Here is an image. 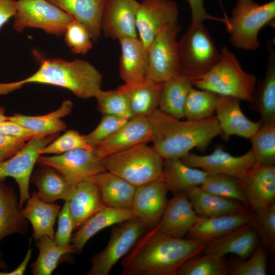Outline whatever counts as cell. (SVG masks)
Returning <instances> with one entry per match:
<instances>
[{"label":"cell","instance_id":"1","mask_svg":"<svg viewBox=\"0 0 275 275\" xmlns=\"http://www.w3.org/2000/svg\"><path fill=\"white\" fill-rule=\"evenodd\" d=\"M205 246L193 239L146 231L122 260L124 275H176L180 266Z\"/></svg>","mask_w":275,"mask_h":275},{"label":"cell","instance_id":"2","mask_svg":"<svg viewBox=\"0 0 275 275\" xmlns=\"http://www.w3.org/2000/svg\"><path fill=\"white\" fill-rule=\"evenodd\" d=\"M148 118L152 148L163 159L180 158L194 148L204 152L222 134L215 116L181 121L157 108Z\"/></svg>","mask_w":275,"mask_h":275},{"label":"cell","instance_id":"3","mask_svg":"<svg viewBox=\"0 0 275 275\" xmlns=\"http://www.w3.org/2000/svg\"><path fill=\"white\" fill-rule=\"evenodd\" d=\"M102 81L101 73L86 60L49 58L43 60L34 74L17 81L21 88L30 83L60 87L78 98L87 99L94 97L101 89Z\"/></svg>","mask_w":275,"mask_h":275},{"label":"cell","instance_id":"4","mask_svg":"<svg viewBox=\"0 0 275 275\" xmlns=\"http://www.w3.org/2000/svg\"><path fill=\"white\" fill-rule=\"evenodd\" d=\"M220 51L218 62L205 74L191 81L193 86L250 102L257 81L256 76L242 69L227 46H223Z\"/></svg>","mask_w":275,"mask_h":275},{"label":"cell","instance_id":"5","mask_svg":"<svg viewBox=\"0 0 275 275\" xmlns=\"http://www.w3.org/2000/svg\"><path fill=\"white\" fill-rule=\"evenodd\" d=\"M275 1L259 4L254 0H237L227 31L234 47L254 51L260 46L258 35L265 25L274 23Z\"/></svg>","mask_w":275,"mask_h":275},{"label":"cell","instance_id":"6","mask_svg":"<svg viewBox=\"0 0 275 275\" xmlns=\"http://www.w3.org/2000/svg\"><path fill=\"white\" fill-rule=\"evenodd\" d=\"M102 160L106 171L135 187L163 178V159L147 144L134 146Z\"/></svg>","mask_w":275,"mask_h":275},{"label":"cell","instance_id":"7","mask_svg":"<svg viewBox=\"0 0 275 275\" xmlns=\"http://www.w3.org/2000/svg\"><path fill=\"white\" fill-rule=\"evenodd\" d=\"M178 49L180 73L191 81L208 72L221 56L204 22L190 23L178 40Z\"/></svg>","mask_w":275,"mask_h":275},{"label":"cell","instance_id":"8","mask_svg":"<svg viewBox=\"0 0 275 275\" xmlns=\"http://www.w3.org/2000/svg\"><path fill=\"white\" fill-rule=\"evenodd\" d=\"M16 13L13 28L17 32L37 28L57 36L64 35L74 19L47 0H13Z\"/></svg>","mask_w":275,"mask_h":275},{"label":"cell","instance_id":"9","mask_svg":"<svg viewBox=\"0 0 275 275\" xmlns=\"http://www.w3.org/2000/svg\"><path fill=\"white\" fill-rule=\"evenodd\" d=\"M148 230L138 218H132L114 225L106 246L94 255L88 275H108L115 264L132 248L142 235Z\"/></svg>","mask_w":275,"mask_h":275},{"label":"cell","instance_id":"10","mask_svg":"<svg viewBox=\"0 0 275 275\" xmlns=\"http://www.w3.org/2000/svg\"><path fill=\"white\" fill-rule=\"evenodd\" d=\"M181 29L178 23L168 25L149 45L147 78L163 83L180 73L177 37Z\"/></svg>","mask_w":275,"mask_h":275},{"label":"cell","instance_id":"11","mask_svg":"<svg viewBox=\"0 0 275 275\" xmlns=\"http://www.w3.org/2000/svg\"><path fill=\"white\" fill-rule=\"evenodd\" d=\"M58 136L59 133L34 136L15 154L0 162V181L5 182L8 177L15 180L19 188V201L21 208L30 197L31 177L40 155V150Z\"/></svg>","mask_w":275,"mask_h":275},{"label":"cell","instance_id":"12","mask_svg":"<svg viewBox=\"0 0 275 275\" xmlns=\"http://www.w3.org/2000/svg\"><path fill=\"white\" fill-rule=\"evenodd\" d=\"M37 162L54 168L74 184L106 171L102 159L94 149H76L52 156L40 155Z\"/></svg>","mask_w":275,"mask_h":275},{"label":"cell","instance_id":"13","mask_svg":"<svg viewBox=\"0 0 275 275\" xmlns=\"http://www.w3.org/2000/svg\"><path fill=\"white\" fill-rule=\"evenodd\" d=\"M179 10L173 0H143L139 3L136 27L139 39L147 48L166 26L177 24Z\"/></svg>","mask_w":275,"mask_h":275},{"label":"cell","instance_id":"14","mask_svg":"<svg viewBox=\"0 0 275 275\" xmlns=\"http://www.w3.org/2000/svg\"><path fill=\"white\" fill-rule=\"evenodd\" d=\"M237 179L255 213L266 211L274 202V165L255 163Z\"/></svg>","mask_w":275,"mask_h":275},{"label":"cell","instance_id":"15","mask_svg":"<svg viewBox=\"0 0 275 275\" xmlns=\"http://www.w3.org/2000/svg\"><path fill=\"white\" fill-rule=\"evenodd\" d=\"M180 159L185 164L209 174H223L236 178L256 163L251 149L242 155L234 156L219 146L208 155H200L189 152Z\"/></svg>","mask_w":275,"mask_h":275},{"label":"cell","instance_id":"16","mask_svg":"<svg viewBox=\"0 0 275 275\" xmlns=\"http://www.w3.org/2000/svg\"><path fill=\"white\" fill-rule=\"evenodd\" d=\"M139 3L136 0H106L100 24L103 35L114 40L138 37L136 16Z\"/></svg>","mask_w":275,"mask_h":275},{"label":"cell","instance_id":"17","mask_svg":"<svg viewBox=\"0 0 275 275\" xmlns=\"http://www.w3.org/2000/svg\"><path fill=\"white\" fill-rule=\"evenodd\" d=\"M167 191L163 178L136 187L131 208L148 230L160 220L168 202Z\"/></svg>","mask_w":275,"mask_h":275},{"label":"cell","instance_id":"18","mask_svg":"<svg viewBox=\"0 0 275 275\" xmlns=\"http://www.w3.org/2000/svg\"><path fill=\"white\" fill-rule=\"evenodd\" d=\"M151 130L147 117H134L94 149L103 159L134 146L151 142Z\"/></svg>","mask_w":275,"mask_h":275},{"label":"cell","instance_id":"19","mask_svg":"<svg viewBox=\"0 0 275 275\" xmlns=\"http://www.w3.org/2000/svg\"><path fill=\"white\" fill-rule=\"evenodd\" d=\"M240 102V99L235 97L218 95L215 117L224 139L237 135L250 139L262 126L259 121L254 122L246 117L241 110Z\"/></svg>","mask_w":275,"mask_h":275},{"label":"cell","instance_id":"20","mask_svg":"<svg viewBox=\"0 0 275 275\" xmlns=\"http://www.w3.org/2000/svg\"><path fill=\"white\" fill-rule=\"evenodd\" d=\"M199 217L186 193L176 194L168 202L164 213L155 227L165 235L183 238Z\"/></svg>","mask_w":275,"mask_h":275},{"label":"cell","instance_id":"21","mask_svg":"<svg viewBox=\"0 0 275 275\" xmlns=\"http://www.w3.org/2000/svg\"><path fill=\"white\" fill-rule=\"evenodd\" d=\"M259 242L257 230L252 224L248 223L205 244L202 253L221 256L233 254L244 259L253 253Z\"/></svg>","mask_w":275,"mask_h":275},{"label":"cell","instance_id":"22","mask_svg":"<svg viewBox=\"0 0 275 275\" xmlns=\"http://www.w3.org/2000/svg\"><path fill=\"white\" fill-rule=\"evenodd\" d=\"M268 59L264 77L257 81L252 99V110L260 115L262 125L275 122V42L269 40L267 45Z\"/></svg>","mask_w":275,"mask_h":275},{"label":"cell","instance_id":"23","mask_svg":"<svg viewBox=\"0 0 275 275\" xmlns=\"http://www.w3.org/2000/svg\"><path fill=\"white\" fill-rule=\"evenodd\" d=\"M254 217L255 213L252 210L210 217L199 216L187 234L186 238L206 244L243 225L251 223Z\"/></svg>","mask_w":275,"mask_h":275},{"label":"cell","instance_id":"24","mask_svg":"<svg viewBox=\"0 0 275 275\" xmlns=\"http://www.w3.org/2000/svg\"><path fill=\"white\" fill-rule=\"evenodd\" d=\"M162 83L147 77L124 82L117 90L126 98L132 117H148L158 108Z\"/></svg>","mask_w":275,"mask_h":275},{"label":"cell","instance_id":"25","mask_svg":"<svg viewBox=\"0 0 275 275\" xmlns=\"http://www.w3.org/2000/svg\"><path fill=\"white\" fill-rule=\"evenodd\" d=\"M134 218L137 217L131 208L105 207L88 218L72 234L70 244L74 253H81L90 239L101 230Z\"/></svg>","mask_w":275,"mask_h":275},{"label":"cell","instance_id":"26","mask_svg":"<svg viewBox=\"0 0 275 275\" xmlns=\"http://www.w3.org/2000/svg\"><path fill=\"white\" fill-rule=\"evenodd\" d=\"M40 165L33 172L30 180L37 187V193L40 198L49 203H54L60 200L69 201L76 184L69 182L54 168L46 165Z\"/></svg>","mask_w":275,"mask_h":275},{"label":"cell","instance_id":"27","mask_svg":"<svg viewBox=\"0 0 275 275\" xmlns=\"http://www.w3.org/2000/svg\"><path fill=\"white\" fill-rule=\"evenodd\" d=\"M26 203L21 212L24 217L32 225L34 240L36 241L43 236L54 240V225L61 206L43 201L36 191L32 193Z\"/></svg>","mask_w":275,"mask_h":275},{"label":"cell","instance_id":"28","mask_svg":"<svg viewBox=\"0 0 275 275\" xmlns=\"http://www.w3.org/2000/svg\"><path fill=\"white\" fill-rule=\"evenodd\" d=\"M68 202L74 230L106 206L102 201L94 178L77 183Z\"/></svg>","mask_w":275,"mask_h":275},{"label":"cell","instance_id":"29","mask_svg":"<svg viewBox=\"0 0 275 275\" xmlns=\"http://www.w3.org/2000/svg\"><path fill=\"white\" fill-rule=\"evenodd\" d=\"M210 174L185 164L180 158L163 159V179L168 190L174 195L200 186Z\"/></svg>","mask_w":275,"mask_h":275},{"label":"cell","instance_id":"30","mask_svg":"<svg viewBox=\"0 0 275 275\" xmlns=\"http://www.w3.org/2000/svg\"><path fill=\"white\" fill-rule=\"evenodd\" d=\"M121 54L120 75L125 82L140 80L146 77L148 69L147 48L138 37L118 40Z\"/></svg>","mask_w":275,"mask_h":275},{"label":"cell","instance_id":"31","mask_svg":"<svg viewBox=\"0 0 275 275\" xmlns=\"http://www.w3.org/2000/svg\"><path fill=\"white\" fill-rule=\"evenodd\" d=\"M88 30L93 41L101 37V19L106 0H47Z\"/></svg>","mask_w":275,"mask_h":275},{"label":"cell","instance_id":"32","mask_svg":"<svg viewBox=\"0 0 275 275\" xmlns=\"http://www.w3.org/2000/svg\"><path fill=\"white\" fill-rule=\"evenodd\" d=\"M197 214L210 217L247 212L251 210L239 201L207 192L200 186L186 193Z\"/></svg>","mask_w":275,"mask_h":275},{"label":"cell","instance_id":"33","mask_svg":"<svg viewBox=\"0 0 275 275\" xmlns=\"http://www.w3.org/2000/svg\"><path fill=\"white\" fill-rule=\"evenodd\" d=\"M14 188L0 181V242L9 235L28 232L27 220Z\"/></svg>","mask_w":275,"mask_h":275},{"label":"cell","instance_id":"34","mask_svg":"<svg viewBox=\"0 0 275 275\" xmlns=\"http://www.w3.org/2000/svg\"><path fill=\"white\" fill-rule=\"evenodd\" d=\"M94 180L106 206L116 208L131 207L135 186L107 171L96 176Z\"/></svg>","mask_w":275,"mask_h":275},{"label":"cell","instance_id":"35","mask_svg":"<svg viewBox=\"0 0 275 275\" xmlns=\"http://www.w3.org/2000/svg\"><path fill=\"white\" fill-rule=\"evenodd\" d=\"M72 107L71 101L66 100L57 110L48 114L37 116L15 114L8 116V119L31 130L36 136H47L66 129L67 125L61 119L70 114Z\"/></svg>","mask_w":275,"mask_h":275},{"label":"cell","instance_id":"36","mask_svg":"<svg viewBox=\"0 0 275 275\" xmlns=\"http://www.w3.org/2000/svg\"><path fill=\"white\" fill-rule=\"evenodd\" d=\"M193 87L191 80L182 73L173 76L162 83L158 108L176 118H184L185 100Z\"/></svg>","mask_w":275,"mask_h":275},{"label":"cell","instance_id":"37","mask_svg":"<svg viewBox=\"0 0 275 275\" xmlns=\"http://www.w3.org/2000/svg\"><path fill=\"white\" fill-rule=\"evenodd\" d=\"M36 242L39 254L36 260L30 265L31 272L34 275L51 274L63 256L74 253L72 247L60 246L47 236L40 237Z\"/></svg>","mask_w":275,"mask_h":275},{"label":"cell","instance_id":"38","mask_svg":"<svg viewBox=\"0 0 275 275\" xmlns=\"http://www.w3.org/2000/svg\"><path fill=\"white\" fill-rule=\"evenodd\" d=\"M218 94L193 87L187 96L184 107V118L187 120H199L213 116Z\"/></svg>","mask_w":275,"mask_h":275},{"label":"cell","instance_id":"39","mask_svg":"<svg viewBox=\"0 0 275 275\" xmlns=\"http://www.w3.org/2000/svg\"><path fill=\"white\" fill-rule=\"evenodd\" d=\"M228 266L225 256L211 254H198L185 261L176 275H227Z\"/></svg>","mask_w":275,"mask_h":275},{"label":"cell","instance_id":"40","mask_svg":"<svg viewBox=\"0 0 275 275\" xmlns=\"http://www.w3.org/2000/svg\"><path fill=\"white\" fill-rule=\"evenodd\" d=\"M251 151L256 163H275V122L262 125L250 138Z\"/></svg>","mask_w":275,"mask_h":275},{"label":"cell","instance_id":"41","mask_svg":"<svg viewBox=\"0 0 275 275\" xmlns=\"http://www.w3.org/2000/svg\"><path fill=\"white\" fill-rule=\"evenodd\" d=\"M200 187L213 195L239 201L249 209L248 200L235 177L223 174H210Z\"/></svg>","mask_w":275,"mask_h":275},{"label":"cell","instance_id":"42","mask_svg":"<svg viewBox=\"0 0 275 275\" xmlns=\"http://www.w3.org/2000/svg\"><path fill=\"white\" fill-rule=\"evenodd\" d=\"M98 108L103 115H110L129 119L132 115L125 97L117 89L100 90L94 97Z\"/></svg>","mask_w":275,"mask_h":275},{"label":"cell","instance_id":"43","mask_svg":"<svg viewBox=\"0 0 275 275\" xmlns=\"http://www.w3.org/2000/svg\"><path fill=\"white\" fill-rule=\"evenodd\" d=\"M76 149L92 150L94 148L85 140L83 135L74 130H68L58 136L40 151V154L59 155Z\"/></svg>","mask_w":275,"mask_h":275},{"label":"cell","instance_id":"44","mask_svg":"<svg viewBox=\"0 0 275 275\" xmlns=\"http://www.w3.org/2000/svg\"><path fill=\"white\" fill-rule=\"evenodd\" d=\"M249 258L235 262L228 266V273L231 275H266L267 256L262 245L256 248Z\"/></svg>","mask_w":275,"mask_h":275},{"label":"cell","instance_id":"45","mask_svg":"<svg viewBox=\"0 0 275 275\" xmlns=\"http://www.w3.org/2000/svg\"><path fill=\"white\" fill-rule=\"evenodd\" d=\"M65 41L74 53L84 54L93 48V42L87 28L73 19L67 25L64 34Z\"/></svg>","mask_w":275,"mask_h":275},{"label":"cell","instance_id":"46","mask_svg":"<svg viewBox=\"0 0 275 275\" xmlns=\"http://www.w3.org/2000/svg\"><path fill=\"white\" fill-rule=\"evenodd\" d=\"M128 120L113 115H103L98 126L92 132L83 135V136L86 142L94 148L113 134Z\"/></svg>","mask_w":275,"mask_h":275},{"label":"cell","instance_id":"47","mask_svg":"<svg viewBox=\"0 0 275 275\" xmlns=\"http://www.w3.org/2000/svg\"><path fill=\"white\" fill-rule=\"evenodd\" d=\"M264 243L271 251L275 248V202L265 212L255 213L251 223Z\"/></svg>","mask_w":275,"mask_h":275},{"label":"cell","instance_id":"48","mask_svg":"<svg viewBox=\"0 0 275 275\" xmlns=\"http://www.w3.org/2000/svg\"><path fill=\"white\" fill-rule=\"evenodd\" d=\"M58 217V227L54 233V240L60 246L70 248L71 239L74 227L68 201L65 202Z\"/></svg>","mask_w":275,"mask_h":275},{"label":"cell","instance_id":"49","mask_svg":"<svg viewBox=\"0 0 275 275\" xmlns=\"http://www.w3.org/2000/svg\"><path fill=\"white\" fill-rule=\"evenodd\" d=\"M191 11V23L204 22L206 20L217 21L228 25V18H219L208 13L204 8V0H186Z\"/></svg>","mask_w":275,"mask_h":275},{"label":"cell","instance_id":"50","mask_svg":"<svg viewBox=\"0 0 275 275\" xmlns=\"http://www.w3.org/2000/svg\"><path fill=\"white\" fill-rule=\"evenodd\" d=\"M0 133L27 140L36 136L31 130L8 119L0 123Z\"/></svg>","mask_w":275,"mask_h":275},{"label":"cell","instance_id":"51","mask_svg":"<svg viewBox=\"0 0 275 275\" xmlns=\"http://www.w3.org/2000/svg\"><path fill=\"white\" fill-rule=\"evenodd\" d=\"M29 140L0 133V150L18 152Z\"/></svg>","mask_w":275,"mask_h":275},{"label":"cell","instance_id":"52","mask_svg":"<svg viewBox=\"0 0 275 275\" xmlns=\"http://www.w3.org/2000/svg\"><path fill=\"white\" fill-rule=\"evenodd\" d=\"M15 13L13 0H0V30Z\"/></svg>","mask_w":275,"mask_h":275},{"label":"cell","instance_id":"53","mask_svg":"<svg viewBox=\"0 0 275 275\" xmlns=\"http://www.w3.org/2000/svg\"><path fill=\"white\" fill-rule=\"evenodd\" d=\"M32 250L29 249L23 260L19 265L14 270L8 272L1 271L0 269V275H22L25 272L29 261L32 257Z\"/></svg>","mask_w":275,"mask_h":275},{"label":"cell","instance_id":"54","mask_svg":"<svg viewBox=\"0 0 275 275\" xmlns=\"http://www.w3.org/2000/svg\"><path fill=\"white\" fill-rule=\"evenodd\" d=\"M21 88L17 81L11 82H0V96L12 92Z\"/></svg>","mask_w":275,"mask_h":275},{"label":"cell","instance_id":"55","mask_svg":"<svg viewBox=\"0 0 275 275\" xmlns=\"http://www.w3.org/2000/svg\"><path fill=\"white\" fill-rule=\"evenodd\" d=\"M15 153L12 152L0 150V162L10 157Z\"/></svg>","mask_w":275,"mask_h":275},{"label":"cell","instance_id":"56","mask_svg":"<svg viewBox=\"0 0 275 275\" xmlns=\"http://www.w3.org/2000/svg\"><path fill=\"white\" fill-rule=\"evenodd\" d=\"M3 258V254L0 251V269L5 271V270H7L8 268V265Z\"/></svg>","mask_w":275,"mask_h":275},{"label":"cell","instance_id":"57","mask_svg":"<svg viewBox=\"0 0 275 275\" xmlns=\"http://www.w3.org/2000/svg\"><path fill=\"white\" fill-rule=\"evenodd\" d=\"M5 109L4 107L0 106V123L8 120V116L5 115Z\"/></svg>","mask_w":275,"mask_h":275}]
</instances>
